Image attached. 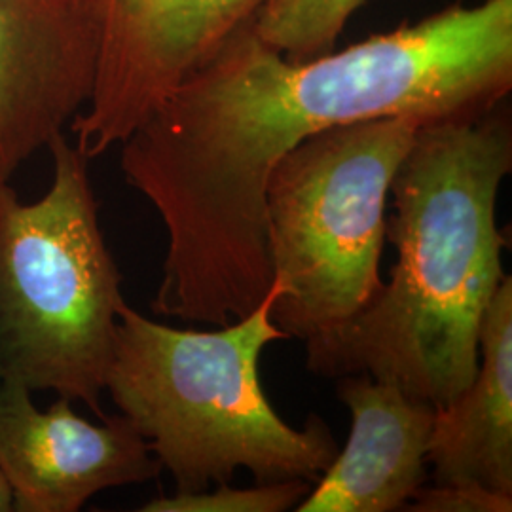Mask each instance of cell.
Segmentation results:
<instances>
[{
	"label": "cell",
	"instance_id": "cell-1",
	"mask_svg": "<svg viewBox=\"0 0 512 512\" xmlns=\"http://www.w3.org/2000/svg\"><path fill=\"white\" fill-rule=\"evenodd\" d=\"M512 90V0L454 4L342 52L293 61L251 27L222 46L120 145L126 183L167 234L160 317L224 327L270 291L266 186L325 129L492 109Z\"/></svg>",
	"mask_w": 512,
	"mask_h": 512
},
{
	"label": "cell",
	"instance_id": "cell-2",
	"mask_svg": "<svg viewBox=\"0 0 512 512\" xmlns=\"http://www.w3.org/2000/svg\"><path fill=\"white\" fill-rule=\"evenodd\" d=\"M512 171L507 99L421 124L391 181L389 281L348 325L306 342L313 374H368L437 410L475 380L480 329L505 279L495 207Z\"/></svg>",
	"mask_w": 512,
	"mask_h": 512
},
{
	"label": "cell",
	"instance_id": "cell-3",
	"mask_svg": "<svg viewBox=\"0 0 512 512\" xmlns=\"http://www.w3.org/2000/svg\"><path fill=\"white\" fill-rule=\"evenodd\" d=\"M279 279L249 315L217 330L175 329L128 302L118 313L105 391L147 440L177 492H203L247 469L256 482L315 484L338 454L329 425L283 420L260 382L266 346L289 340L272 321Z\"/></svg>",
	"mask_w": 512,
	"mask_h": 512
},
{
	"label": "cell",
	"instance_id": "cell-4",
	"mask_svg": "<svg viewBox=\"0 0 512 512\" xmlns=\"http://www.w3.org/2000/svg\"><path fill=\"white\" fill-rule=\"evenodd\" d=\"M48 192L0 181V380L54 391L103 418L122 274L99 224L90 160L65 133L48 145Z\"/></svg>",
	"mask_w": 512,
	"mask_h": 512
},
{
	"label": "cell",
	"instance_id": "cell-5",
	"mask_svg": "<svg viewBox=\"0 0 512 512\" xmlns=\"http://www.w3.org/2000/svg\"><path fill=\"white\" fill-rule=\"evenodd\" d=\"M421 124L385 116L325 129L275 165L266 226L283 291L272 321L289 340L306 344L342 329L384 285L391 181Z\"/></svg>",
	"mask_w": 512,
	"mask_h": 512
},
{
	"label": "cell",
	"instance_id": "cell-6",
	"mask_svg": "<svg viewBox=\"0 0 512 512\" xmlns=\"http://www.w3.org/2000/svg\"><path fill=\"white\" fill-rule=\"evenodd\" d=\"M272 0H71L95 42V80L74 116L88 160L122 145Z\"/></svg>",
	"mask_w": 512,
	"mask_h": 512
},
{
	"label": "cell",
	"instance_id": "cell-7",
	"mask_svg": "<svg viewBox=\"0 0 512 512\" xmlns=\"http://www.w3.org/2000/svg\"><path fill=\"white\" fill-rule=\"evenodd\" d=\"M162 473L147 440L122 414L99 423L57 397L40 410L33 391L0 380V475L16 512H78L93 495Z\"/></svg>",
	"mask_w": 512,
	"mask_h": 512
},
{
	"label": "cell",
	"instance_id": "cell-8",
	"mask_svg": "<svg viewBox=\"0 0 512 512\" xmlns=\"http://www.w3.org/2000/svg\"><path fill=\"white\" fill-rule=\"evenodd\" d=\"M95 80V42L71 0H0V181L65 133Z\"/></svg>",
	"mask_w": 512,
	"mask_h": 512
},
{
	"label": "cell",
	"instance_id": "cell-9",
	"mask_svg": "<svg viewBox=\"0 0 512 512\" xmlns=\"http://www.w3.org/2000/svg\"><path fill=\"white\" fill-rule=\"evenodd\" d=\"M351 416L348 442L296 512L403 511L429 482L437 408L368 374L338 378Z\"/></svg>",
	"mask_w": 512,
	"mask_h": 512
},
{
	"label": "cell",
	"instance_id": "cell-10",
	"mask_svg": "<svg viewBox=\"0 0 512 512\" xmlns=\"http://www.w3.org/2000/svg\"><path fill=\"white\" fill-rule=\"evenodd\" d=\"M427 463L435 484L475 482L512 495L511 275L482 319L475 380L437 410Z\"/></svg>",
	"mask_w": 512,
	"mask_h": 512
},
{
	"label": "cell",
	"instance_id": "cell-11",
	"mask_svg": "<svg viewBox=\"0 0 512 512\" xmlns=\"http://www.w3.org/2000/svg\"><path fill=\"white\" fill-rule=\"evenodd\" d=\"M366 0H272L256 18V35L277 52L308 61L334 52L351 16Z\"/></svg>",
	"mask_w": 512,
	"mask_h": 512
},
{
	"label": "cell",
	"instance_id": "cell-12",
	"mask_svg": "<svg viewBox=\"0 0 512 512\" xmlns=\"http://www.w3.org/2000/svg\"><path fill=\"white\" fill-rule=\"evenodd\" d=\"M308 480L256 482L253 488H232L230 482L215 490L175 492L145 503L143 512H285L294 511L310 494Z\"/></svg>",
	"mask_w": 512,
	"mask_h": 512
},
{
	"label": "cell",
	"instance_id": "cell-13",
	"mask_svg": "<svg viewBox=\"0 0 512 512\" xmlns=\"http://www.w3.org/2000/svg\"><path fill=\"white\" fill-rule=\"evenodd\" d=\"M406 507L414 512H511L512 495L475 482L423 486Z\"/></svg>",
	"mask_w": 512,
	"mask_h": 512
},
{
	"label": "cell",
	"instance_id": "cell-14",
	"mask_svg": "<svg viewBox=\"0 0 512 512\" xmlns=\"http://www.w3.org/2000/svg\"><path fill=\"white\" fill-rule=\"evenodd\" d=\"M14 511V499H12V490L4 476L0 475V512Z\"/></svg>",
	"mask_w": 512,
	"mask_h": 512
}]
</instances>
